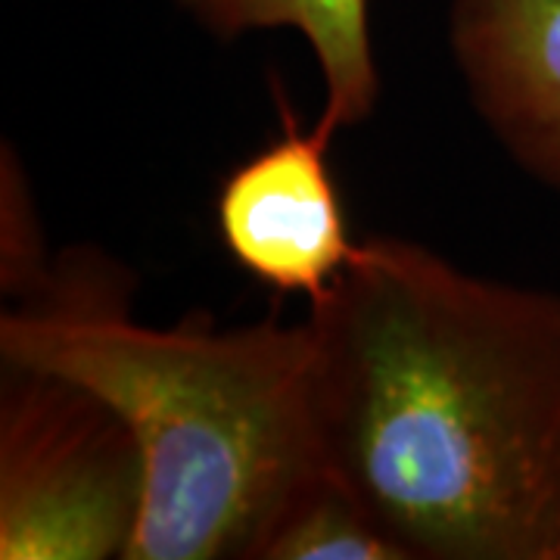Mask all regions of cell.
Here are the masks:
<instances>
[{"label": "cell", "instance_id": "6da1fadb", "mask_svg": "<svg viewBox=\"0 0 560 560\" xmlns=\"http://www.w3.org/2000/svg\"><path fill=\"white\" fill-rule=\"evenodd\" d=\"M308 318L327 467L408 560H560V290L371 237Z\"/></svg>", "mask_w": 560, "mask_h": 560}, {"label": "cell", "instance_id": "277c9868", "mask_svg": "<svg viewBox=\"0 0 560 560\" xmlns=\"http://www.w3.org/2000/svg\"><path fill=\"white\" fill-rule=\"evenodd\" d=\"M278 109V140L221 180L215 224L224 249L246 275L278 293L318 302L346 275L359 243L349 237L327 162L334 135L318 121L302 131L283 101Z\"/></svg>", "mask_w": 560, "mask_h": 560}, {"label": "cell", "instance_id": "8992f818", "mask_svg": "<svg viewBox=\"0 0 560 560\" xmlns=\"http://www.w3.org/2000/svg\"><path fill=\"white\" fill-rule=\"evenodd\" d=\"M202 32L237 40L256 32H296L318 66L330 135L359 128L381 101L371 0H175Z\"/></svg>", "mask_w": 560, "mask_h": 560}, {"label": "cell", "instance_id": "7a4b0ae2", "mask_svg": "<svg viewBox=\"0 0 560 560\" xmlns=\"http://www.w3.org/2000/svg\"><path fill=\"white\" fill-rule=\"evenodd\" d=\"M135 296L106 249H60L38 293L3 308L0 361L81 383L131 427L147 495L128 560H256L327 470L312 318L153 327Z\"/></svg>", "mask_w": 560, "mask_h": 560}, {"label": "cell", "instance_id": "5b68a950", "mask_svg": "<svg viewBox=\"0 0 560 560\" xmlns=\"http://www.w3.org/2000/svg\"><path fill=\"white\" fill-rule=\"evenodd\" d=\"M448 47L492 138L560 194V0H448Z\"/></svg>", "mask_w": 560, "mask_h": 560}, {"label": "cell", "instance_id": "ba28073f", "mask_svg": "<svg viewBox=\"0 0 560 560\" xmlns=\"http://www.w3.org/2000/svg\"><path fill=\"white\" fill-rule=\"evenodd\" d=\"M32 178L16 147L0 150V293L7 305L38 293L54 268Z\"/></svg>", "mask_w": 560, "mask_h": 560}, {"label": "cell", "instance_id": "3957f363", "mask_svg": "<svg viewBox=\"0 0 560 560\" xmlns=\"http://www.w3.org/2000/svg\"><path fill=\"white\" fill-rule=\"evenodd\" d=\"M143 495V452L113 405L50 371L0 368V558L128 560Z\"/></svg>", "mask_w": 560, "mask_h": 560}, {"label": "cell", "instance_id": "52a82bcc", "mask_svg": "<svg viewBox=\"0 0 560 560\" xmlns=\"http://www.w3.org/2000/svg\"><path fill=\"white\" fill-rule=\"evenodd\" d=\"M256 560H408V555L327 467L280 511Z\"/></svg>", "mask_w": 560, "mask_h": 560}]
</instances>
